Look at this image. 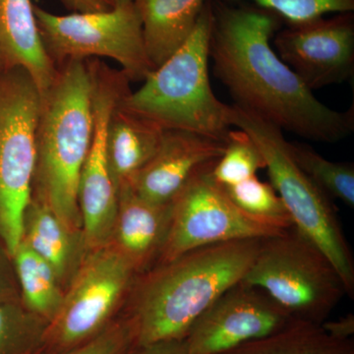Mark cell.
I'll use <instances>...</instances> for the list:
<instances>
[{"mask_svg":"<svg viewBox=\"0 0 354 354\" xmlns=\"http://www.w3.org/2000/svg\"><path fill=\"white\" fill-rule=\"evenodd\" d=\"M209 59L235 106L302 138L337 143L354 130V108L325 106L272 48L279 17L260 7L213 1Z\"/></svg>","mask_w":354,"mask_h":354,"instance_id":"1","label":"cell"},{"mask_svg":"<svg viewBox=\"0 0 354 354\" xmlns=\"http://www.w3.org/2000/svg\"><path fill=\"white\" fill-rule=\"evenodd\" d=\"M262 241L200 247L138 274L122 312L134 324L137 348L185 339L197 319L242 281Z\"/></svg>","mask_w":354,"mask_h":354,"instance_id":"2","label":"cell"},{"mask_svg":"<svg viewBox=\"0 0 354 354\" xmlns=\"http://www.w3.org/2000/svg\"><path fill=\"white\" fill-rule=\"evenodd\" d=\"M57 68L53 85L41 95L32 198L68 227L83 230L78 187L94 134L92 70L88 59Z\"/></svg>","mask_w":354,"mask_h":354,"instance_id":"3","label":"cell"},{"mask_svg":"<svg viewBox=\"0 0 354 354\" xmlns=\"http://www.w3.org/2000/svg\"><path fill=\"white\" fill-rule=\"evenodd\" d=\"M213 20V0H208L189 38L147 77L141 88L130 92L121 106L165 130H185L227 141L230 106L216 97L209 82Z\"/></svg>","mask_w":354,"mask_h":354,"instance_id":"4","label":"cell"},{"mask_svg":"<svg viewBox=\"0 0 354 354\" xmlns=\"http://www.w3.org/2000/svg\"><path fill=\"white\" fill-rule=\"evenodd\" d=\"M230 122L255 142L264 158L270 183L290 213L293 227L327 256L341 276L346 295L353 298L354 258L333 200L293 160L283 130L235 104L230 106Z\"/></svg>","mask_w":354,"mask_h":354,"instance_id":"5","label":"cell"},{"mask_svg":"<svg viewBox=\"0 0 354 354\" xmlns=\"http://www.w3.org/2000/svg\"><path fill=\"white\" fill-rule=\"evenodd\" d=\"M265 291L298 322L322 325L346 295L341 276L295 227L263 239L242 281Z\"/></svg>","mask_w":354,"mask_h":354,"instance_id":"6","label":"cell"},{"mask_svg":"<svg viewBox=\"0 0 354 354\" xmlns=\"http://www.w3.org/2000/svg\"><path fill=\"white\" fill-rule=\"evenodd\" d=\"M41 97L27 70L0 72V239L14 253L32 198Z\"/></svg>","mask_w":354,"mask_h":354,"instance_id":"7","label":"cell"},{"mask_svg":"<svg viewBox=\"0 0 354 354\" xmlns=\"http://www.w3.org/2000/svg\"><path fill=\"white\" fill-rule=\"evenodd\" d=\"M34 12L44 50L57 67L68 60L111 58L130 82H144L155 70L133 1L102 12L69 15H57L34 4Z\"/></svg>","mask_w":354,"mask_h":354,"instance_id":"8","label":"cell"},{"mask_svg":"<svg viewBox=\"0 0 354 354\" xmlns=\"http://www.w3.org/2000/svg\"><path fill=\"white\" fill-rule=\"evenodd\" d=\"M137 276L111 244L88 251L48 324L43 353L68 351L104 332L122 314Z\"/></svg>","mask_w":354,"mask_h":354,"instance_id":"9","label":"cell"},{"mask_svg":"<svg viewBox=\"0 0 354 354\" xmlns=\"http://www.w3.org/2000/svg\"><path fill=\"white\" fill-rule=\"evenodd\" d=\"M216 162L201 167L171 202L169 234L156 265L200 247L268 239L286 232L268 227L242 213L214 179L212 171Z\"/></svg>","mask_w":354,"mask_h":354,"instance_id":"10","label":"cell"},{"mask_svg":"<svg viewBox=\"0 0 354 354\" xmlns=\"http://www.w3.org/2000/svg\"><path fill=\"white\" fill-rule=\"evenodd\" d=\"M93 76L94 134L78 187V204L88 250L106 245L113 234L118 189L106 158V129L114 108L131 91L122 71L99 59H88Z\"/></svg>","mask_w":354,"mask_h":354,"instance_id":"11","label":"cell"},{"mask_svg":"<svg viewBox=\"0 0 354 354\" xmlns=\"http://www.w3.org/2000/svg\"><path fill=\"white\" fill-rule=\"evenodd\" d=\"M293 322L265 291L239 281L197 319L184 341L187 354H223Z\"/></svg>","mask_w":354,"mask_h":354,"instance_id":"12","label":"cell"},{"mask_svg":"<svg viewBox=\"0 0 354 354\" xmlns=\"http://www.w3.org/2000/svg\"><path fill=\"white\" fill-rule=\"evenodd\" d=\"M274 44L281 59L311 91L353 77V12L288 24L276 35Z\"/></svg>","mask_w":354,"mask_h":354,"instance_id":"13","label":"cell"},{"mask_svg":"<svg viewBox=\"0 0 354 354\" xmlns=\"http://www.w3.org/2000/svg\"><path fill=\"white\" fill-rule=\"evenodd\" d=\"M225 144L195 132L165 130L157 153L127 183L147 201L171 204L201 167L221 157Z\"/></svg>","mask_w":354,"mask_h":354,"instance_id":"14","label":"cell"},{"mask_svg":"<svg viewBox=\"0 0 354 354\" xmlns=\"http://www.w3.org/2000/svg\"><path fill=\"white\" fill-rule=\"evenodd\" d=\"M171 203L153 204L138 196L129 184L118 190V209L111 244L132 265L137 274L157 264L169 234Z\"/></svg>","mask_w":354,"mask_h":354,"instance_id":"15","label":"cell"},{"mask_svg":"<svg viewBox=\"0 0 354 354\" xmlns=\"http://www.w3.org/2000/svg\"><path fill=\"white\" fill-rule=\"evenodd\" d=\"M21 241L48 263L64 291L90 251L83 230L68 227L34 198L30 200L23 216Z\"/></svg>","mask_w":354,"mask_h":354,"instance_id":"16","label":"cell"},{"mask_svg":"<svg viewBox=\"0 0 354 354\" xmlns=\"http://www.w3.org/2000/svg\"><path fill=\"white\" fill-rule=\"evenodd\" d=\"M0 43L7 68L27 70L43 95L57 68L44 50L31 0H0Z\"/></svg>","mask_w":354,"mask_h":354,"instance_id":"17","label":"cell"},{"mask_svg":"<svg viewBox=\"0 0 354 354\" xmlns=\"http://www.w3.org/2000/svg\"><path fill=\"white\" fill-rule=\"evenodd\" d=\"M120 102L109 118L106 142L109 169L118 190L150 162L165 132L152 121L123 109Z\"/></svg>","mask_w":354,"mask_h":354,"instance_id":"18","label":"cell"},{"mask_svg":"<svg viewBox=\"0 0 354 354\" xmlns=\"http://www.w3.org/2000/svg\"><path fill=\"white\" fill-rule=\"evenodd\" d=\"M147 55L158 68L189 38L208 0H132Z\"/></svg>","mask_w":354,"mask_h":354,"instance_id":"19","label":"cell"},{"mask_svg":"<svg viewBox=\"0 0 354 354\" xmlns=\"http://www.w3.org/2000/svg\"><path fill=\"white\" fill-rule=\"evenodd\" d=\"M21 302L26 308L50 323L64 302V288L55 272L25 242L13 253Z\"/></svg>","mask_w":354,"mask_h":354,"instance_id":"20","label":"cell"},{"mask_svg":"<svg viewBox=\"0 0 354 354\" xmlns=\"http://www.w3.org/2000/svg\"><path fill=\"white\" fill-rule=\"evenodd\" d=\"M223 354H354V342L330 337L321 325L295 321L278 333Z\"/></svg>","mask_w":354,"mask_h":354,"instance_id":"21","label":"cell"},{"mask_svg":"<svg viewBox=\"0 0 354 354\" xmlns=\"http://www.w3.org/2000/svg\"><path fill=\"white\" fill-rule=\"evenodd\" d=\"M288 145L293 160L326 196L353 208V164L332 162L299 142H288Z\"/></svg>","mask_w":354,"mask_h":354,"instance_id":"22","label":"cell"},{"mask_svg":"<svg viewBox=\"0 0 354 354\" xmlns=\"http://www.w3.org/2000/svg\"><path fill=\"white\" fill-rule=\"evenodd\" d=\"M48 324L21 300L0 302V354L43 353Z\"/></svg>","mask_w":354,"mask_h":354,"instance_id":"23","label":"cell"},{"mask_svg":"<svg viewBox=\"0 0 354 354\" xmlns=\"http://www.w3.org/2000/svg\"><path fill=\"white\" fill-rule=\"evenodd\" d=\"M221 187L230 201L253 220L279 230L293 227L290 213L271 183L254 176L234 185Z\"/></svg>","mask_w":354,"mask_h":354,"instance_id":"24","label":"cell"},{"mask_svg":"<svg viewBox=\"0 0 354 354\" xmlns=\"http://www.w3.org/2000/svg\"><path fill=\"white\" fill-rule=\"evenodd\" d=\"M265 169V160L252 138L237 129L230 130L225 152L214 165V179L221 186L234 185Z\"/></svg>","mask_w":354,"mask_h":354,"instance_id":"25","label":"cell"},{"mask_svg":"<svg viewBox=\"0 0 354 354\" xmlns=\"http://www.w3.org/2000/svg\"><path fill=\"white\" fill-rule=\"evenodd\" d=\"M251 1L255 6L283 18L288 24H298L324 17L329 13L353 12L354 0H228Z\"/></svg>","mask_w":354,"mask_h":354,"instance_id":"26","label":"cell"},{"mask_svg":"<svg viewBox=\"0 0 354 354\" xmlns=\"http://www.w3.org/2000/svg\"><path fill=\"white\" fill-rule=\"evenodd\" d=\"M136 348L134 324L121 314L104 332L85 344L62 353L43 354H130Z\"/></svg>","mask_w":354,"mask_h":354,"instance_id":"27","label":"cell"},{"mask_svg":"<svg viewBox=\"0 0 354 354\" xmlns=\"http://www.w3.org/2000/svg\"><path fill=\"white\" fill-rule=\"evenodd\" d=\"M21 300L12 253L0 239V302Z\"/></svg>","mask_w":354,"mask_h":354,"instance_id":"28","label":"cell"},{"mask_svg":"<svg viewBox=\"0 0 354 354\" xmlns=\"http://www.w3.org/2000/svg\"><path fill=\"white\" fill-rule=\"evenodd\" d=\"M130 354H187V348L184 339H171L139 346Z\"/></svg>","mask_w":354,"mask_h":354,"instance_id":"29","label":"cell"},{"mask_svg":"<svg viewBox=\"0 0 354 354\" xmlns=\"http://www.w3.org/2000/svg\"><path fill=\"white\" fill-rule=\"evenodd\" d=\"M321 327L328 335L335 339H351L354 334V315L348 314L337 320L325 321Z\"/></svg>","mask_w":354,"mask_h":354,"instance_id":"30","label":"cell"},{"mask_svg":"<svg viewBox=\"0 0 354 354\" xmlns=\"http://www.w3.org/2000/svg\"><path fill=\"white\" fill-rule=\"evenodd\" d=\"M73 13L102 12L113 8L109 0H60Z\"/></svg>","mask_w":354,"mask_h":354,"instance_id":"31","label":"cell"},{"mask_svg":"<svg viewBox=\"0 0 354 354\" xmlns=\"http://www.w3.org/2000/svg\"><path fill=\"white\" fill-rule=\"evenodd\" d=\"M6 68V58H4L3 50H2L1 43H0V72L3 71Z\"/></svg>","mask_w":354,"mask_h":354,"instance_id":"32","label":"cell"},{"mask_svg":"<svg viewBox=\"0 0 354 354\" xmlns=\"http://www.w3.org/2000/svg\"><path fill=\"white\" fill-rule=\"evenodd\" d=\"M109 1L111 2V6L113 7L127 3V2L132 1V0H109Z\"/></svg>","mask_w":354,"mask_h":354,"instance_id":"33","label":"cell"}]
</instances>
